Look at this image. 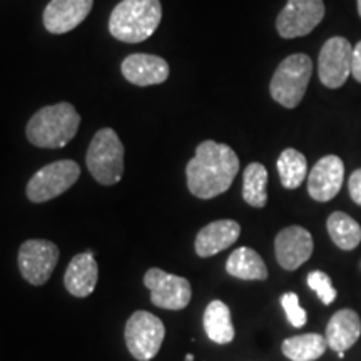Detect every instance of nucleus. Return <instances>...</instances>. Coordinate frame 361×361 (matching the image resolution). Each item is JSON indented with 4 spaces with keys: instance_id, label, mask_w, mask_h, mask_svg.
<instances>
[{
    "instance_id": "f257e3e1",
    "label": "nucleus",
    "mask_w": 361,
    "mask_h": 361,
    "mask_svg": "<svg viewBox=\"0 0 361 361\" xmlns=\"http://www.w3.org/2000/svg\"><path fill=\"white\" fill-rule=\"evenodd\" d=\"M239 173V157L231 147L204 141L186 166L188 189L200 200H213L231 188Z\"/></svg>"
},
{
    "instance_id": "f03ea898",
    "label": "nucleus",
    "mask_w": 361,
    "mask_h": 361,
    "mask_svg": "<svg viewBox=\"0 0 361 361\" xmlns=\"http://www.w3.org/2000/svg\"><path fill=\"white\" fill-rule=\"evenodd\" d=\"M80 116L69 102L45 106L30 117L25 134L35 147L57 149L69 144L78 134Z\"/></svg>"
},
{
    "instance_id": "7ed1b4c3",
    "label": "nucleus",
    "mask_w": 361,
    "mask_h": 361,
    "mask_svg": "<svg viewBox=\"0 0 361 361\" xmlns=\"http://www.w3.org/2000/svg\"><path fill=\"white\" fill-rule=\"evenodd\" d=\"M161 19L159 0H123L111 13L109 32L121 42L139 44L156 32Z\"/></svg>"
},
{
    "instance_id": "20e7f679",
    "label": "nucleus",
    "mask_w": 361,
    "mask_h": 361,
    "mask_svg": "<svg viewBox=\"0 0 361 361\" xmlns=\"http://www.w3.org/2000/svg\"><path fill=\"white\" fill-rule=\"evenodd\" d=\"M85 162L92 178L104 186H112L123 179L124 146L116 130L109 128L97 130L89 144Z\"/></svg>"
},
{
    "instance_id": "39448f33",
    "label": "nucleus",
    "mask_w": 361,
    "mask_h": 361,
    "mask_svg": "<svg viewBox=\"0 0 361 361\" xmlns=\"http://www.w3.org/2000/svg\"><path fill=\"white\" fill-rule=\"evenodd\" d=\"M313 62L306 54H293L274 71L269 84L271 97L286 109H295L303 101L308 87Z\"/></svg>"
},
{
    "instance_id": "423d86ee",
    "label": "nucleus",
    "mask_w": 361,
    "mask_h": 361,
    "mask_svg": "<svg viewBox=\"0 0 361 361\" xmlns=\"http://www.w3.org/2000/svg\"><path fill=\"white\" fill-rule=\"evenodd\" d=\"M164 336V323L149 311H135L126 323V345L129 353L137 361H151L159 353Z\"/></svg>"
},
{
    "instance_id": "0eeeda50",
    "label": "nucleus",
    "mask_w": 361,
    "mask_h": 361,
    "mask_svg": "<svg viewBox=\"0 0 361 361\" xmlns=\"http://www.w3.org/2000/svg\"><path fill=\"white\" fill-rule=\"evenodd\" d=\"M79 176L80 168L75 161L62 159L51 162L30 178L25 194L32 202L51 201L54 197L61 196L62 192L69 191L79 179Z\"/></svg>"
},
{
    "instance_id": "6e6552de",
    "label": "nucleus",
    "mask_w": 361,
    "mask_h": 361,
    "mask_svg": "<svg viewBox=\"0 0 361 361\" xmlns=\"http://www.w3.org/2000/svg\"><path fill=\"white\" fill-rule=\"evenodd\" d=\"M20 274L34 286H42L59 263V247L47 239H29L19 247Z\"/></svg>"
},
{
    "instance_id": "1a4fd4ad",
    "label": "nucleus",
    "mask_w": 361,
    "mask_h": 361,
    "mask_svg": "<svg viewBox=\"0 0 361 361\" xmlns=\"http://www.w3.org/2000/svg\"><path fill=\"white\" fill-rule=\"evenodd\" d=\"M144 286L151 291V301L162 310H184L191 301V284L186 278L151 268L144 274Z\"/></svg>"
},
{
    "instance_id": "9d476101",
    "label": "nucleus",
    "mask_w": 361,
    "mask_h": 361,
    "mask_svg": "<svg viewBox=\"0 0 361 361\" xmlns=\"http://www.w3.org/2000/svg\"><path fill=\"white\" fill-rule=\"evenodd\" d=\"M324 17L323 0H288L276 19L278 34L283 39L308 35Z\"/></svg>"
},
{
    "instance_id": "9b49d317",
    "label": "nucleus",
    "mask_w": 361,
    "mask_h": 361,
    "mask_svg": "<svg viewBox=\"0 0 361 361\" xmlns=\"http://www.w3.org/2000/svg\"><path fill=\"white\" fill-rule=\"evenodd\" d=\"M353 47L345 37L328 39L318 57V75L323 85L338 89L351 74Z\"/></svg>"
},
{
    "instance_id": "f8f14e48",
    "label": "nucleus",
    "mask_w": 361,
    "mask_h": 361,
    "mask_svg": "<svg viewBox=\"0 0 361 361\" xmlns=\"http://www.w3.org/2000/svg\"><path fill=\"white\" fill-rule=\"evenodd\" d=\"M313 236L301 226H288L274 239V252L281 268L295 271L313 255Z\"/></svg>"
},
{
    "instance_id": "ddd939ff",
    "label": "nucleus",
    "mask_w": 361,
    "mask_h": 361,
    "mask_svg": "<svg viewBox=\"0 0 361 361\" xmlns=\"http://www.w3.org/2000/svg\"><path fill=\"white\" fill-rule=\"evenodd\" d=\"M345 179V164L338 156H324L308 174V192L314 201L326 202L340 192Z\"/></svg>"
},
{
    "instance_id": "4468645a",
    "label": "nucleus",
    "mask_w": 361,
    "mask_h": 361,
    "mask_svg": "<svg viewBox=\"0 0 361 361\" xmlns=\"http://www.w3.org/2000/svg\"><path fill=\"white\" fill-rule=\"evenodd\" d=\"M94 0H51L44 11V27L51 34H66L87 19Z\"/></svg>"
},
{
    "instance_id": "2eb2a0df",
    "label": "nucleus",
    "mask_w": 361,
    "mask_h": 361,
    "mask_svg": "<svg viewBox=\"0 0 361 361\" xmlns=\"http://www.w3.org/2000/svg\"><path fill=\"white\" fill-rule=\"evenodd\" d=\"M121 71L130 84L139 85V87L162 84L169 78L168 62L152 54H133L126 57Z\"/></svg>"
},
{
    "instance_id": "dca6fc26",
    "label": "nucleus",
    "mask_w": 361,
    "mask_h": 361,
    "mask_svg": "<svg viewBox=\"0 0 361 361\" xmlns=\"http://www.w3.org/2000/svg\"><path fill=\"white\" fill-rule=\"evenodd\" d=\"M241 234V226L233 219H219L209 223L197 233L194 250L201 258H211L233 246Z\"/></svg>"
},
{
    "instance_id": "f3484780",
    "label": "nucleus",
    "mask_w": 361,
    "mask_h": 361,
    "mask_svg": "<svg viewBox=\"0 0 361 361\" xmlns=\"http://www.w3.org/2000/svg\"><path fill=\"white\" fill-rule=\"evenodd\" d=\"M99 278V266L90 251L75 255L71 259L64 274L66 290L75 298H87L96 290Z\"/></svg>"
},
{
    "instance_id": "a211bd4d",
    "label": "nucleus",
    "mask_w": 361,
    "mask_h": 361,
    "mask_svg": "<svg viewBox=\"0 0 361 361\" xmlns=\"http://www.w3.org/2000/svg\"><path fill=\"white\" fill-rule=\"evenodd\" d=\"M361 336V319L353 310H340L329 319L326 333L328 348L336 351H346L360 340Z\"/></svg>"
},
{
    "instance_id": "6ab92c4d",
    "label": "nucleus",
    "mask_w": 361,
    "mask_h": 361,
    "mask_svg": "<svg viewBox=\"0 0 361 361\" xmlns=\"http://www.w3.org/2000/svg\"><path fill=\"white\" fill-rule=\"evenodd\" d=\"M226 271L238 279L245 281H263L268 278V268L261 256L251 247H238L226 261Z\"/></svg>"
},
{
    "instance_id": "aec40b11",
    "label": "nucleus",
    "mask_w": 361,
    "mask_h": 361,
    "mask_svg": "<svg viewBox=\"0 0 361 361\" xmlns=\"http://www.w3.org/2000/svg\"><path fill=\"white\" fill-rule=\"evenodd\" d=\"M204 331L211 341L218 345H228L234 340V326L231 322V311L223 301L214 300L207 305L204 311Z\"/></svg>"
},
{
    "instance_id": "412c9836",
    "label": "nucleus",
    "mask_w": 361,
    "mask_h": 361,
    "mask_svg": "<svg viewBox=\"0 0 361 361\" xmlns=\"http://www.w3.org/2000/svg\"><path fill=\"white\" fill-rule=\"evenodd\" d=\"M328 348L326 338L318 333H306L283 341V355L291 361H314Z\"/></svg>"
},
{
    "instance_id": "4be33fe9",
    "label": "nucleus",
    "mask_w": 361,
    "mask_h": 361,
    "mask_svg": "<svg viewBox=\"0 0 361 361\" xmlns=\"http://www.w3.org/2000/svg\"><path fill=\"white\" fill-rule=\"evenodd\" d=\"M328 234L331 241L343 251H351L361 243V226L341 211H336L328 218Z\"/></svg>"
},
{
    "instance_id": "5701e85b",
    "label": "nucleus",
    "mask_w": 361,
    "mask_h": 361,
    "mask_svg": "<svg viewBox=\"0 0 361 361\" xmlns=\"http://www.w3.org/2000/svg\"><path fill=\"white\" fill-rule=\"evenodd\" d=\"M268 171L261 162H251L243 174V200L252 207H264L268 202Z\"/></svg>"
},
{
    "instance_id": "b1692460",
    "label": "nucleus",
    "mask_w": 361,
    "mask_h": 361,
    "mask_svg": "<svg viewBox=\"0 0 361 361\" xmlns=\"http://www.w3.org/2000/svg\"><path fill=\"white\" fill-rule=\"evenodd\" d=\"M278 173L283 188L296 189L303 184L308 174V161L300 151L288 147L278 157Z\"/></svg>"
},
{
    "instance_id": "393cba45",
    "label": "nucleus",
    "mask_w": 361,
    "mask_h": 361,
    "mask_svg": "<svg viewBox=\"0 0 361 361\" xmlns=\"http://www.w3.org/2000/svg\"><path fill=\"white\" fill-rule=\"evenodd\" d=\"M306 283L318 295L324 306L331 305L336 300V290L333 288L331 278L326 273H323V271H311L308 278H306Z\"/></svg>"
},
{
    "instance_id": "a878e982",
    "label": "nucleus",
    "mask_w": 361,
    "mask_h": 361,
    "mask_svg": "<svg viewBox=\"0 0 361 361\" xmlns=\"http://www.w3.org/2000/svg\"><path fill=\"white\" fill-rule=\"evenodd\" d=\"M281 306L286 313L288 322L291 323V326L295 328H303L306 322H308V314L301 308L300 298L296 293H284L281 298Z\"/></svg>"
},
{
    "instance_id": "bb28decb",
    "label": "nucleus",
    "mask_w": 361,
    "mask_h": 361,
    "mask_svg": "<svg viewBox=\"0 0 361 361\" xmlns=\"http://www.w3.org/2000/svg\"><path fill=\"white\" fill-rule=\"evenodd\" d=\"M348 189L351 200H353L356 204L361 206V169H356L355 173L350 176Z\"/></svg>"
},
{
    "instance_id": "cd10ccee",
    "label": "nucleus",
    "mask_w": 361,
    "mask_h": 361,
    "mask_svg": "<svg viewBox=\"0 0 361 361\" xmlns=\"http://www.w3.org/2000/svg\"><path fill=\"white\" fill-rule=\"evenodd\" d=\"M351 75L356 82L361 84V40L353 47V57H351Z\"/></svg>"
},
{
    "instance_id": "c85d7f7f",
    "label": "nucleus",
    "mask_w": 361,
    "mask_h": 361,
    "mask_svg": "<svg viewBox=\"0 0 361 361\" xmlns=\"http://www.w3.org/2000/svg\"><path fill=\"white\" fill-rule=\"evenodd\" d=\"M345 353H346V351H338V358H340V360H343V358H345Z\"/></svg>"
},
{
    "instance_id": "c756f323",
    "label": "nucleus",
    "mask_w": 361,
    "mask_h": 361,
    "mask_svg": "<svg viewBox=\"0 0 361 361\" xmlns=\"http://www.w3.org/2000/svg\"><path fill=\"white\" fill-rule=\"evenodd\" d=\"M192 360H194L192 355H188V356H186V361H192Z\"/></svg>"
},
{
    "instance_id": "7c9ffc66",
    "label": "nucleus",
    "mask_w": 361,
    "mask_h": 361,
    "mask_svg": "<svg viewBox=\"0 0 361 361\" xmlns=\"http://www.w3.org/2000/svg\"><path fill=\"white\" fill-rule=\"evenodd\" d=\"M358 13H360V17H361V0H358Z\"/></svg>"
}]
</instances>
